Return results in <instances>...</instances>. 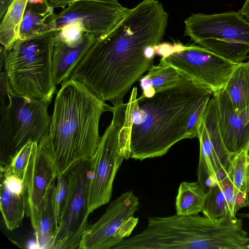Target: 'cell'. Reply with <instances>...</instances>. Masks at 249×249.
Returning <instances> with one entry per match:
<instances>
[{
	"mask_svg": "<svg viewBox=\"0 0 249 249\" xmlns=\"http://www.w3.org/2000/svg\"><path fill=\"white\" fill-rule=\"evenodd\" d=\"M95 37L84 33L77 44L70 45L55 38L53 54L52 76L55 86L68 80L78 64L96 40Z\"/></svg>",
	"mask_w": 249,
	"mask_h": 249,
	"instance_id": "16",
	"label": "cell"
},
{
	"mask_svg": "<svg viewBox=\"0 0 249 249\" xmlns=\"http://www.w3.org/2000/svg\"><path fill=\"white\" fill-rule=\"evenodd\" d=\"M28 0H14L0 25V43L6 49L18 38L20 25Z\"/></svg>",
	"mask_w": 249,
	"mask_h": 249,
	"instance_id": "23",
	"label": "cell"
},
{
	"mask_svg": "<svg viewBox=\"0 0 249 249\" xmlns=\"http://www.w3.org/2000/svg\"><path fill=\"white\" fill-rule=\"evenodd\" d=\"M238 13L249 21V0H246Z\"/></svg>",
	"mask_w": 249,
	"mask_h": 249,
	"instance_id": "32",
	"label": "cell"
},
{
	"mask_svg": "<svg viewBox=\"0 0 249 249\" xmlns=\"http://www.w3.org/2000/svg\"><path fill=\"white\" fill-rule=\"evenodd\" d=\"M138 197L131 191L110 202L106 212L94 224L88 225L78 247L81 249H113L129 237L139 218Z\"/></svg>",
	"mask_w": 249,
	"mask_h": 249,
	"instance_id": "11",
	"label": "cell"
},
{
	"mask_svg": "<svg viewBox=\"0 0 249 249\" xmlns=\"http://www.w3.org/2000/svg\"><path fill=\"white\" fill-rule=\"evenodd\" d=\"M44 0H28V2L31 3H42Z\"/></svg>",
	"mask_w": 249,
	"mask_h": 249,
	"instance_id": "34",
	"label": "cell"
},
{
	"mask_svg": "<svg viewBox=\"0 0 249 249\" xmlns=\"http://www.w3.org/2000/svg\"><path fill=\"white\" fill-rule=\"evenodd\" d=\"M248 207L249 208V205ZM238 215L239 217V218H245V217L249 218V212L248 213H245L238 214Z\"/></svg>",
	"mask_w": 249,
	"mask_h": 249,
	"instance_id": "33",
	"label": "cell"
},
{
	"mask_svg": "<svg viewBox=\"0 0 249 249\" xmlns=\"http://www.w3.org/2000/svg\"><path fill=\"white\" fill-rule=\"evenodd\" d=\"M84 33L82 26L77 22H73L66 24L58 30L56 38L69 45H74L81 41Z\"/></svg>",
	"mask_w": 249,
	"mask_h": 249,
	"instance_id": "29",
	"label": "cell"
},
{
	"mask_svg": "<svg viewBox=\"0 0 249 249\" xmlns=\"http://www.w3.org/2000/svg\"><path fill=\"white\" fill-rule=\"evenodd\" d=\"M47 136L36 142L23 180L26 201V214L36 231L46 197L56 177L54 158Z\"/></svg>",
	"mask_w": 249,
	"mask_h": 249,
	"instance_id": "13",
	"label": "cell"
},
{
	"mask_svg": "<svg viewBox=\"0 0 249 249\" xmlns=\"http://www.w3.org/2000/svg\"><path fill=\"white\" fill-rule=\"evenodd\" d=\"M36 142L30 141L24 145L7 165L0 167V172L6 175H14L23 181Z\"/></svg>",
	"mask_w": 249,
	"mask_h": 249,
	"instance_id": "26",
	"label": "cell"
},
{
	"mask_svg": "<svg viewBox=\"0 0 249 249\" xmlns=\"http://www.w3.org/2000/svg\"><path fill=\"white\" fill-rule=\"evenodd\" d=\"M184 23V35L199 46L236 64L249 57V21L238 12L194 14Z\"/></svg>",
	"mask_w": 249,
	"mask_h": 249,
	"instance_id": "8",
	"label": "cell"
},
{
	"mask_svg": "<svg viewBox=\"0 0 249 249\" xmlns=\"http://www.w3.org/2000/svg\"><path fill=\"white\" fill-rule=\"evenodd\" d=\"M206 192L197 182H182L176 198V214L179 215L198 214L201 212Z\"/></svg>",
	"mask_w": 249,
	"mask_h": 249,
	"instance_id": "22",
	"label": "cell"
},
{
	"mask_svg": "<svg viewBox=\"0 0 249 249\" xmlns=\"http://www.w3.org/2000/svg\"><path fill=\"white\" fill-rule=\"evenodd\" d=\"M8 99V105H0V167L29 142H39L48 136L52 119L48 103L18 95L11 89Z\"/></svg>",
	"mask_w": 249,
	"mask_h": 249,
	"instance_id": "7",
	"label": "cell"
},
{
	"mask_svg": "<svg viewBox=\"0 0 249 249\" xmlns=\"http://www.w3.org/2000/svg\"><path fill=\"white\" fill-rule=\"evenodd\" d=\"M218 126L224 145L233 156L249 151V112H237L224 89L213 93Z\"/></svg>",
	"mask_w": 249,
	"mask_h": 249,
	"instance_id": "15",
	"label": "cell"
},
{
	"mask_svg": "<svg viewBox=\"0 0 249 249\" xmlns=\"http://www.w3.org/2000/svg\"><path fill=\"white\" fill-rule=\"evenodd\" d=\"M57 30L18 38L8 49L1 45L4 67L16 94L50 104L56 87L53 81V54Z\"/></svg>",
	"mask_w": 249,
	"mask_h": 249,
	"instance_id": "5",
	"label": "cell"
},
{
	"mask_svg": "<svg viewBox=\"0 0 249 249\" xmlns=\"http://www.w3.org/2000/svg\"><path fill=\"white\" fill-rule=\"evenodd\" d=\"M234 109L249 111V61L238 63L224 88Z\"/></svg>",
	"mask_w": 249,
	"mask_h": 249,
	"instance_id": "19",
	"label": "cell"
},
{
	"mask_svg": "<svg viewBox=\"0 0 249 249\" xmlns=\"http://www.w3.org/2000/svg\"><path fill=\"white\" fill-rule=\"evenodd\" d=\"M160 60L181 74L209 88L213 92L224 89L238 64L200 46L160 43L155 48Z\"/></svg>",
	"mask_w": 249,
	"mask_h": 249,
	"instance_id": "9",
	"label": "cell"
},
{
	"mask_svg": "<svg viewBox=\"0 0 249 249\" xmlns=\"http://www.w3.org/2000/svg\"><path fill=\"white\" fill-rule=\"evenodd\" d=\"M14 0H0V19L4 16L10 5Z\"/></svg>",
	"mask_w": 249,
	"mask_h": 249,
	"instance_id": "31",
	"label": "cell"
},
{
	"mask_svg": "<svg viewBox=\"0 0 249 249\" xmlns=\"http://www.w3.org/2000/svg\"><path fill=\"white\" fill-rule=\"evenodd\" d=\"M56 185L53 183L44 201L36 230V239L39 249H52L58 228L53 204V193Z\"/></svg>",
	"mask_w": 249,
	"mask_h": 249,
	"instance_id": "21",
	"label": "cell"
},
{
	"mask_svg": "<svg viewBox=\"0 0 249 249\" xmlns=\"http://www.w3.org/2000/svg\"><path fill=\"white\" fill-rule=\"evenodd\" d=\"M227 201L231 213L235 216L241 208L249 205V195L240 192L228 176L218 180Z\"/></svg>",
	"mask_w": 249,
	"mask_h": 249,
	"instance_id": "27",
	"label": "cell"
},
{
	"mask_svg": "<svg viewBox=\"0 0 249 249\" xmlns=\"http://www.w3.org/2000/svg\"><path fill=\"white\" fill-rule=\"evenodd\" d=\"M91 160H81L69 169V184L52 249L78 248L88 226V194Z\"/></svg>",
	"mask_w": 249,
	"mask_h": 249,
	"instance_id": "10",
	"label": "cell"
},
{
	"mask_svg": "<svg viewBox=\"0 0 249 249\" xmlns=\"http://www.w3.org/2000/svg\"><path fill=\"white\" fill-rule=\"evenodd\" d=\"M79 0H47L49 4L53 8H64L71 3ZM105 2H116L117 0H89Z\"/></svg>",
	"mask_w": 249,
	"mask_h": 249,
	"instance_id": "30",
	"label": "cell"
},
{
	"mask_svg": "<svg viewBox=\"0 0 249 249\" xmlns=\"http://www.w3.org/2000/svg\"><path fill=\"white\" fill-rule=\"evenodd\" d=\"M227 176L240 192L249 195V151L243 150L232 156Z\"/></svg>",
	"mask_w": 249,
	"mask_h": 249,
	"instance_id": "24",
	"label": "cell"
},
{
	"mask_svg": "<svg viewBox=\"0 0 249 249\" xmlns=\"http://www.w3.org/2000/svg\"><path fill=\"white\" fill-rule=\"evenodd\" d=\"M230 229L223 218L198 214L150 217L146 228L113 249H223Z\"/></svg>",
	"mask_w": 249,
	"mask_h": 249,
	"instance_id": "4",
	"label": "cell"
},
{
	"mask_svg": "<svg viewBox=\"0 0 249 249\" xmlns=\"http://www.w3.org/2000/svg\"><path fill=\"white\" fill-rule=\"evenodd\" d=\"M197 138L200 145L197 182L206 192L218 180L227 176L232 157L226 148L221 135L216 101L213 95L201 119Z\"/></svg>",
	"mask_w": 249,
	"mask_h": 249,
	"instance_id": "12",
	"label": "cell"
},
{
	"mask_svg": "<svg viewBox=\"0 0 249 249\" xmlns=\"http://www.w3.org/2000/svg\"><path fill=\"white\" fill-rule=\"evenodd\" d=\"M168 19L160 2L142 0L109 33L96 39L70 78L113 106L123 103L133 84L153 65Z\"/></svg>",
	"mask_w": 249,
	"mask_h": 249,
	"instance_id": "1",
	"label": "cell"
},
{
	"mask_svg": "<svg viewBox=\"0 0 249 249\" xmlns=\"http://www.w3.org/2000/svg\"><path fill=\"white\" fill-rule=\"evenodd\" d=\"M182 77L183 75L175 68L160 60L158 65H152L140 79L142 90L140 97H152L158 92L175 86Z\"/></svg>",
	"mask_w": 249,
	"mask_h": 249,
	"instance_id": "18",
	"label": "cell"
},
{
	"mask_svg": "<svg viewBox=\"0 0 249 249\" xmlns=\"http://www.w3.org/2000/svg\"><path fill=\"white\" fill-rule=\"evenodd\" d=\"M129 9L118 1L77 0L55 14L52 30H59L66 24L77 22L82 26L85 33L99 39L109 33L124 18Z\"/></svg>",
	"mask_w": 249,
	"mask_h": 249,
	"instance_id": "14",
	"label": "cell"
},
{
	"mask_svg": "<svg viewBox=\"0 0 249 249\" xmlns=\"http://www.w3.org/2000/svg\"><path fill=\"white\" fill-rule=\"evenodd\" d=\"M69 169L57 178V180L53 193V204L55 217L59 222L68 188Z\"/></svg>",
	"mask_w": 249,
	"mask_h": 249,
	"instance_id": "28",
	"label": "cell"
},
{
	"mask_svg": "<svg viewBox=\"0 0 249 249\" xmlns=\"http://www.w3.org/2000/svg\"></svg>",
	"mask_w": 249,
	"mask_h": 249,
	"instance_id": "35",
	"label": "cell"
},
{
	"mask_svg": "<svg viewBox=\"0 0 249 249\" xmlns=\"http://www.w3.org/2000/svg\"><path fill=\"white\" fill-rule=\"evenodd\" d=\"M0 209L7 229L13 231L18 228L26 212L25 192L18 194L12 192L0 180Z\"/></svg>",
	"mask_w": 249,
	"mask_h": 249,
	"instance_id": "20",
	"label": "cell"
},
{
	"mask_svg": "<svg viewBox=\"0 0 249 249\" xmlns=\"http://www.w3.org/2000/svg\"><path fill=\"white\" fill-rule=\"evenodd\" d=\"M47 0L42 3L28 2L20 25L18 37L25 39L52 31L55 14Z\"/></svg>",
	"mask_w": 249,
	"mask_h": 249,
	"instance_id": "17",
	"label": "cell"
},
{
	"mask_svg": "<svg viewBox=\"0 0 249 249\" xmlns=\"http://www.w3.org/2000/svg\"><path fill=\"white\" fill-rule=\"evenodd\" d=\"M112 109L79 81L69 78L61 83L47 136L57 178L76 162L92 158L101 139V117Z\"/></svg>",
	"mask_w": 249,
	"mask_h": 249,
	"instance_id": "3",
	"label": "cell"
},
{
	"mask_svg": "<svg viewBox=\"0 0 249 249\" xmlns=\"http://www.w3.org/2000/svg\"><path fill=\"white\" fill-rule=\"evenodd\" d=\"M137 98V89L134 87L127 103L112 107L111 122L90 159L88 194L89 213L109 201L116 174L124 159L130 158L132 116Z\"/></svg>",
	"mask_w": 249,
	"mask_h": 249,
	"instance_id": "6",
	"label": "cell"
},
{
	"mask_svg": "<svg viewBox=\"0 0 249 249\" xmlns=\"http://www.w3.org/2000/svg\"><path fill=\"white\" fill-rule=\"evenodd\" d=\"M201 212L204 216L211 219L232 215L218 181L206 192Z\"/></svg>",
	"mask_w": 249,
	"mask_h": 249,
	"instance_id": "25",
	"label": "cell"
},
{
	"mask_svg": "<svg viewBox=\"0 0 249 249\" xmlns=\"http://www.w3.org/2000/svg\"><path fill=\"white\" fill-rule=\"evenodd\" d=\"M182 75L175 86L150 97L137 98L132 116L130 158L161 157L179 141L197 137L213 92Z\"/></svg>",
	"mask_w": 249,
	"mask_h": 249,
	"instance_id": "2",
	"label": "cell"
}]
</instances>
